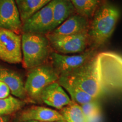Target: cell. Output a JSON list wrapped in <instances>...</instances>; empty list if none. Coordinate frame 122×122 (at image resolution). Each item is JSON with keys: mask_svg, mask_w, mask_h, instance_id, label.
Returning a JSON list of instances; mask_svg holds the SVG:
<instances>
[{"mask_svg": "<svg viewBox=\"0 0 122 122\" xmlns=\"http://www.w3.org/2000/svg\"><path fill=\"white\" fill-rule=\"evenodd\" d=\"M120 16L117 7L106 1L90 20L87 35L89 48L98 50L111 37Z\"/></svg>", "mask_w": 122, "mask_h": 122, "instance_id": "cell-1", "label": "cell"}, {"mask_svg": "<svg viewBox=\"0 0 122 122\" xmlns=\"http://www.w3.org/2000/svg\"><path fill=\"white\" fill-rule=\"evenodd\" d=\"M22 62L27 69H31L46 63L53 49L46 35L23 33Z\"/></svg>", "mask_w": 122, "mask_h": 122, "instance_id": "cell-2", "label": "cell"}, {"mask_svg": "<svg viewBox=\"0 0 122 122\" xmlns=\"http://www.w3.org/2000/svg\"><path fill=\"white\" fill-rule=\"evenodd\" d=\"M97 55L79 68L61 76L65 77L95 99L100 95L102 89L98 71Z\"/></svg>", "mask_w": 122, "mask_h": 122, "instance_id": "cell-3", "label": "cell"}, {"mask_svg": "<svg viewBox=\"0 0 122 122\" xmlns=\"http://www.w3.org/2000/svg\"><path fill=\"white\" fill-rule=\"evenodd\" d=\"M59 75L51 63H44L30 69L24 83L28 96L33 101H40V95L45 88L57 81Z\"/></svg>", "mask_w": 122, "mask_h": 122, "instance_id": "cell-4", "label": "cell"}, {"mask_svg": "<svg viewBox=\"0 0 122 122\" xmlns=\"http://www.w3.org/2000/svg\"><path fill=\"white\" fill-rule=\"evenodd\" d=\"M98 53V50L90 48L83 53L71 56L53 51L50 56V63L59 76H63L87 63Z\"/></svg>", "mask_w": 122, "mask_h": 122, "instance_id": "cell-5", "label": "cell"}, {"mask_svg": "<svg viewBox=\"0 0 122 122\" xmlns=\"http://www.w3.org/2000/svg\"><path fill=\"white\" fill-rule=\"evenodd\" d=\"M46 36L52 49L59 54H79L89 48L87 33L70 36H56L48 33Z\"/></svg>", "mask_w": 122, "mask_h": 122, "instance_id": "cell-6", "label": "cell"}, {"mask_svg": "<svg viewBox=\"0 0 122 122\" xmlns=\"http://www.w3.org/2000/svg\"><path fill=\"white\" fill-rule=\"evenodd\" d=\"M0 59L10 64L22 62L21 35L11 30L0 29Z\"/></svg>", "mask_w": 122, "mask_h": 122, "instance_id": "cell-7", "label": "cell"}, {"mask_svg": "<svg viewBox=\"0 0 122 122\" xmlns=\"http://www.w3.org/2000/svg\"><path fill=\"white\" fill-rule=\"evenodd\" d=\"M98 67L101 81L115 80L122 86V56L112 52L98 53Z\"/></svg>", "mask_w": 122, "mask_h": 122, "instance_id": "cell-8", "label": "cell"}, {"mask_svg": "<svg viewBox=\"0 0 122 122\" xmlns=\"http://www.w3.org/2000/svg\"><path fill=\"white\" fill-rule=\"evenodd\" d=\"M53 0L22 23L23 33L46 35L51 31L53 22Z\"/></svg>", "mask_w": 122, "mask_h": 122, "instance_id": "cell-9", "label": "cell"}, {"mask_svg": "<svg viewBox=\"0 0 122 122\" xmlns=\"http://www.w3.org/2000/svg\"><path fill=\"white\" fill-rule=\"evenodd\" d=\"M22 27V22L15 0H0V29L18 33Z\"/></svg>", "mask_w": 122, "mask_h": 122, "instance_id": "cell-10", "label": "cell"}, {"mask_svg": "<svg viewBox=\"0 0 122 122\" xmlns=\"http://www.w3.org/2000/svg\"><path fill=\"white\" fill-rule=\"evenodd\" d=\"M40 100L57 110H59L72 102L67 93L58 81L48 85L42 91Z\"/></svg>", "mask_w": 122, "mask_h": 122, "instance_id": "cell-11", "label": "cell"}, {"mask_svg": "<svg viewBox=\"0 0 122 122\" xmlns=\"http://www.w3.org/2000/svg\"><path fill=\"white\" fill-rule=\"evenodd\" d=\"M64 120L59 111L41 106H32L21 111L17 121L53 122Z\"/></svg>", "mask_w": 122, "mask_h": 122, "instance_id": "cell-12", "label": "cell"}, {"mask_svg": "<svg viewBox=\"0 0 122 122\" xmlns=\"http://www.w3.org/2000/svg\"><path fill=\"white\" fill-rule=\"evenodd\" d=\"M89 24V19L75 13L49 33L56 36H70L87 33Z\"/></svg>", "mask_w": 122, "mask_h": 122, "instance_id": "cell-13", "label": "cell"}, {"mask_svg": "<svg viewBox=\"0 0 122 122\" xmlns=\"http://www.w3.org/2000/svg\"><path fill=\"white\" fill-rule=\"evenodd\" d=\"M0 81L9 86L11 93L14 97L23 101L28 98L24 83L17 72L0 65Z\"/></svg>", "mask_w": 122, "mask_h": 122, "instance_id": "cell-14", "label": "cell"}, {"mask_svg": "<svg viewBox=\"0 0 122 122\" xmlns=\"http://www.w3.org/2000/svg\"><path fill=\"white\" fill-rule=\"evenodd\" d=\"M53 22L50 32L76 13L71 0H53Z\"/></svg>", "mask_w": 122, "mask_h": 122, "instance_id": "cell-15", "label": "cell"}, {"mask_svg": "<svg viewBox=\"0 0 122 122\" xmlns=\"http://www.w3.org/2000/svg\"><path fill=\"white\" fill-rule=\"evenodd\" d=\"M57 81L67 93L71 101L75 103L81 105L96 100L64 76H59Z\"/></svg>", "mask_w": 122, "mask_h": 122, "instance_id": "cell-16", "label": "cell"}, {"mask_svg": "<svg viewBox=\"0 0 122 122\" xmlns=\"http://www.w3.org/2000/svg\"><path fill=\"white\" fill-rule=\"evenodd\" d=\"M52 0H15L22 23Z\"/></svg>", "mask_w": 122, "mask_h": 122, "instance_id": "cell-17", "label": "cell"}, {"mask_svg": "<svg viewBox=\"0 0 122 122\" xmlns=\"http://www.w3.org/2000/svg\"><path fill=\"white\" fill-rule=\"evenodd\" d=\"M106 0H71L76 13L90 20Z\"/></svg>", "mask_w": 122, "mask_h": 122, "instance_id": "cell-18", "label": "cell"}, {"mask_svg": "<svg viewBox=\"0 0 122 122\" xmlns=\"http://www.w3.org/2000/svg\"><path fill=\"white\" fill-rule=\"evenodd\" d=\"M59 112L66 122H88L80 105L71 102L59 110Z\"/></svg>", "mask_w": 122, "mask_h": 122, "instance_id": "cell-19", "label": "cell"}, {"mask_svg": "<svg viewBox=\"0 0 122 122\" xmlns=\"http://www.w3.org/2000/svg\"><path fill=\"white\" fill-rule=\"evenodd\" d=\"M25 104L24 101L14 96H9L5 98L0 99V116L9 115L19 111Z\"/></svg>", "mask_w": 122, "mask_h": 122, "instance_id": "cell-20", "label": "cell"}, {"mask_svg": "<svg viewBox=\"0 0 122 122\" xmlns=\"http://www.w3.org/2000/svg\"><path fill=\"white\" fill-rule=\"evenodd\" d=\"M95 100L80 105L82 111L88 120L95 117L99 111L98 106Z\"/></svg>", "mask_w": 122, "mask_h": 122, "instance_id": "cell-21", "label": "cell"}, {"mask_svg": "<svg viewBox=\"0 0 122 122\" xmlns=\"http://www.w3.org/2000/svg\"><path fill=\"white\" fill-rule=\"evenodd\" d=\"M11 93L10 88L5 83L0 81V99L5 98Z\"/></svg>", "mask_w": 122, "mask_h": 122, "instance_id": "cell-22", "label": "cell"}, {"mask_svg": "<svg viewBox=\"0 0 122 122\" xmlns=\"http://www.w3.org/2000/svg\"><path fill=\"white\" fill-rule=\"evenodd\" d=\"M10 117L9 115L0 116V122H9Z\"/></svg>", "mask_w": 122, "mask_h": 122, "instance_id": "cell-23", "label": "cell"}, {"mask_svg": "<svg viewBox=\"0 0 122 122\" xmlns=\"http://www.w3.org/2000/svg\"><path fill=\"white\" fill-rule=\"evenodd\" d=\"M66 122L65 120H58V121H56V122Z\"/></svg>", "mask_w": 122, "mask_h": 122, "instance_id": "cell-24", "label": "cell"}, {"mask_svg": "<svg viewBox=\"0 0 122 122\" xmlns=\"http://www.w3.org/2000/svg\"><path fill=\"white\" fill-rule=\"evenodd\" d=\"M15 122H37L35 121H24V122H19V121H16Z\"/></svg>", "mask_w": 122, "mask_h": 122, "instance_id": "cell-25", "label": "cell"}]
</instances>
